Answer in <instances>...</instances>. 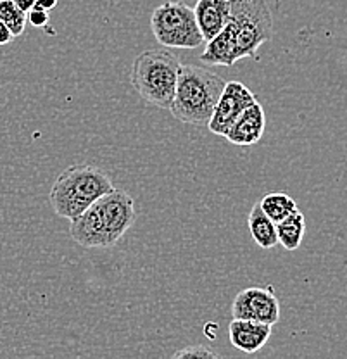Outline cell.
<instances>
[{
  "label": "cell",
  "mask_w": 347,
  "mask_h": 359,
  "mask_svg": "<svg viewBox=\"0 0 347 359\" xmlns=\"http://www.w3.org/2000/svg\"><path fill=\"white\" fill-rule=\"evenodd\" d=\"M247 224L252 238H254V242L261 247V249H273V247L278 244L275 222H271V219L264 215L259 202H256V204L252 205L251 212H249Z\"/></svg>",
  "instance_id": "4fadbf2b"
},
{
  "label": "cell",
  "mask_w": 347,
  "mask_h": 359,
  "mask_svg": "<svg viewBox=\"0 0 347 359\" xmlns=\"http://www.w3.org/2000/svg\"><path fill=\"white\" fill-rule=\"evenodd\" d=\"M13 33H11V29L7 28L6 25H4L2 21H0V45H7L13 42Z\"/></svg>",
  "instance_id": "d6986e66"
},
{
  "label": "cell",
  "mask_w": 347,
  "mask_h": 359,
  "mask_svg": "<svg viewBox=\"0 0 347 359\" xmlns=\"http://www.w3.org/2000/svg\"><path fill=\"white\" fill-rule=\"evenodd\" d=\"M266 128V114L259 102H252L247 109H244L230 126L225 138L233 145L247 147L254 145L263 138Z\"/></svg>",
  "instance_id": "9c48e42d"
},
{
  "label": "cell",
  "mask_w": 347,
  "mask_h": 359,
  "mask_svg": "<svg viewBox=\"0 0 347 359\" xmlns=\"http://www.w3.org/2000/svg\"><path fill=\"white\" fill-rule=\"evenodd\" d=\"M135 216L132 196L125 190L113 189L71 219V238L85 249L113 247L132 228Z\"/></svg>",
  "instance_id": "6da1fadb"
},
{
  "label": "cell",
  "mask_w": 347,
  "mask_h": 359,
  "mask_svg": "<svg viewBox=\"0 0 347 359\" xmlns=\"http://www.w3.org/2000/svg\"><path fill=\"white\" fill-rule=\"evenodd\" d=\"M271 337V325L259 323L252 320H238L233 318L229 327V339L235 349L245 354L257 353L266 346Z\"/></svg>",
  "instance_id": "30bf717a"
},
{
  "label": "cell",
  "mask_w": 347,
  "mask_h": 359,
  "mask_svg": "<svg viewBox=\"0 0 347 359\" xmlns=\"http://www.w3.org/2000/svg\"><path fill=\"white\" fill-rule=\"evenodd\" d=\"M173 358H216V354L203 346H193L178 351L173 354Z\"/></svg>",
  "instance_id": "ac0fdd59"
},
{
  "label": "cell",
  "mask_w": 347,
  "mask_h": 359,
  "mask_svg": "<svg viewBox=\"0 0 347 359\" xmlns=\"http://www.w3.org/2000/svg\"><path fill=\"white\" fill-rule=\"evenodd\" d=\"M14 2H16V6L20 7L23 13H28L29 9H33V7H35L36 0H14Z\"/></svg>",
  "instance_id": "ffe728a7"
},
{
  "label": "cell",
  "mask_w": 347,
  "mask_h": 359,
  "mask_svg": "<svg viewBox=\"0 0 347 359\" xmlns=\"http://www.w3.org/2000/svg\"><path fill=\"white\" fill-rule=\"evenodd\" d=\"M237 48H235L233 32H231L230 25L226 22L225 28L212 36L209 42H206L203 55H200V62L206 66H226L231 67L237 62Z\"/></svg>",
  "instance_id": "7c38bea8"
},
{
  "label": "cell",
  "mask_w": 347,
  "mask_h": 359,
  "mask_svg": "<svg viewBox=\"0 0 347 359\" xmlns=\"http://www.w3.org/2000/svg\"><path fill=\"white\" fill-rule=\"evenodd\" d=\"M277 226V238L278 244L283 245V249L287 250H296L299 249L302 238H304L306 231V222L304 215L297 209L296 212L289 215L287 218H283L282 222L275 223Z\"/></svg>",
  "instance_id": "5bb4252c"
},
{
  "label": "cell",
  "mask_w": 347,
  "mask_h": 359,
  "mask_svg": "<svg viewBox=\"0 0 347 359\" xmlns=\"http://www.w3.org/2000/svg\"><path fill=\"white\" fill-rule=\"evenodd\" d=\"M0 21L11 29L14 39L25 33L26 13L16 6L14 0H0Z\"/></svg>",
  "instance_id": "2e32d148"
},
{
  "label": "cell",
  "mask_w": 347,
  "mask_h": 359,
  "mask_svg": "<svg viewBox=\"0 0 347 359\" xmlns=\"http://www.w3.org/2000/svg\"><path fill=\"white\" fill-rule=\"evenodd\" d=\"M180 66L182 62L173 52L164 48H151L142 52L133 61L130 80L135 92L145 102L159 109L170 111Z\"/></svg>",
  "instance_id": "277c9868"
},
{
  "label": "cell",
  "mask_w": 347,
  "mask_h": 359,
  "mask_svg": "<svg viewBox=\"0 0 347 359\" xmlns=\"http://www.w3.org/2000/svg\"><path fill=\"white\" fill-rule=\"evenodd\" d=\"M230 0H197L193 14L204 42H209L225 28L226 22L230 21Z\"/></svg>",
  "instance_id": "8fae6325"
},
{
  "label": "cell",
  "mask_w": 347,
  "mask_h": 359,
  "mask_svg": "<svg viewBox=\"0 0 347 359\" xmlns=\"http://www.w3.org/2000/svg\"><path fill=\"white\" fill-rule=\"evenodd\" d=\"M113 189V182L99 168L76 164L55 178L50 189V205L55 215L71 222Z\"/></svg>",
  "instance_id": "3957f363"
},
{
  "label": "cell",
  "mask_w": 347,
  "mask_h": 359,
  "mask_svg": "<svg viewBox=\"0 0 347 359\" xmlns=\"http://www.w3.org/2000/svg\"><path fill=\"white\" fill-rule=\"evenodd\" d=\"M151 28L163 47L196 48L204 43L192 7L182 2H164L151 14Z\"/></svg>",
  "instance_id": "8992f818"
},
{
  "label": "cell",
  "mask_w": 347,
  "mask_h": 359,
  "mask_svg": "<svg viewBox=\"0 0 347 359\" xmlns=\"http://www.w3.org/2000/svg\"><path fill=\"white\" fill-rule=\"evenodd\" d=\"M256 95L240 81H226L211 119L207 123V128L211 133L218 137H225L226 132L235 119L238 118L242 111L247 109L252 102H256Z\"/></svg>",
  "instance_id": "ba28073f"
},
{
  "label": "cell",
  "mask_w": 347,
  "mask_h": 359,
  "mask_svg": "<svg viewBox=\"0 0 347 359\" xmlns=\"http://www.w3.org/2000/svg\"><path fill=\"white\" fill-rule=\"evenodd\" d=\"M257 202H259L264 215L275 223L282 222L283 218H287V216L297 211L296 201L285 192H270L264 197H261Z\"/></svg>",
  "instance_id": "9a60e30c"
},
{
  "label": "cell",
  "mask_w": 347,
  "mask_h": 359,
  "mask_svg": "<svg viewBox=\"0 0 347 359\" xmlns=\"http://www.w3.org/2000/svg\"><path fill=\"white\" fill-rule=\"evenodd\" d=\"M231 316L238 320H252L266 325H277L280 320V302L271 289L249 287L240 290L231 304Z\"/></svg>",
  "instance_id": "52a82bcc"
},
{
  "label": "cell",
  "mask_w": 347,
  "mask_h": 359,
  "mask_svg": "<svg viewBox=\"0 0 347 359\" xmlns=\"http://www.w3.org/2000/svg\"><path fill=\"white\" fill-rule=\"evenodd\" d=\"M26 20H28L29 25L35 26V28H46L48 25V11L35 6L33 9H29L26 13Z\"/></svg>",
  "instance_id": "e0dca14e"
},
{
  "label": "cell",
  "mask_w": 347,
  "mask_h": 359,
  "mask_svg": "<svg viewBox=\"0 0 347 359\" xmlns=\"http://www.w3.org/2000/svg\"><path fill=\"white\" fill-rule=\"evenodd\" d=\"M226 81L206 67L182 65L170 111L186 125L207 126Z\"/></svg>",
  "instance_id": "7a4b0ae2"
},
{
  "label": "cell",
  "mask_w": 347,
  "mask_h": 359,
  "mask_svg": "<svg viewBox=\"0 0 347 359\" xmlns=\"http://www.w3.org/2000/svg\"><path fill=\"white\" fill-rule=\"evenodd\" d=\"M35 6L42 7V9H46V11H50L57 6V0H36Z\"/></svg>",
  "instance_id": "44dd1931"
},
{
  "label": "cell",
  "mask_w": 347,
  "mask_h": 359,
  "mask_svg": "<svg viewBox=\"0 0 347 359\" xmlns=\"http://www.w3.org/2000/svg\"><path fill=\"white\" fill-rule=\"evenodd\" d=\"M230 28L237 59L254 57L257 48L273 36V16L266 0H230Z\"/></svg>",
  "instance_id": "5b68a950"
}]
</instances>
